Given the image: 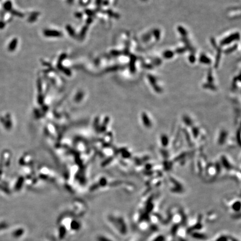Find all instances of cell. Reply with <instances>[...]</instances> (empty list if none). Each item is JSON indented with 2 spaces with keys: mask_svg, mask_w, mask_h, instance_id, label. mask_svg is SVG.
I'll return each mask as SVG.
<instances>
[{
  "mask_svg": "<svg viewBox=\"0 0 241 241\" xmlns=\"http://www.w3.org/2000/svg\"><path fill=\"white\" fill-rule=\"evenodd\" d=\"M4 227L5 228V224H0V230L1 229H4Z\"/></svg>",
  "mask_w": 241,
  "mask_h": 241,
  "instance_id": "277c9868",
  "label": "cell"
},
{
  "mask_svg": "<svg viewBox=\"0 0 241 241\" xmlns=\"http://www.w3.org/2000/svg\"><path fill=\"white\" fill-rule=\"evenodd\" d=\"M166 241V238L162 234H159V235H157L155 237V238H153V240L151 241Z\"/></svg>",
  "mask_w": 241,
  "mask_h": 241,
  "instance_id": "3957f363",
  "label": "cell"
},
{
  "mask_svg": "<svg viewBox=\"0 0 241 241\" xmlns=\"http://www.w3.org/2000/svg\"><path fill=\"white\" fill-rule=\"evenodd\" d=\"M192 236L195 239H197V240H204L205 239L207 238V236L206 234H204L203 233H202V232H200L199 231H194L190 232Z\"/></svg>",
  "mask_w": 241,
  "mask_h": 241,
  "instance_id": "6da1fadb",
  "label": "cell"
},
{
  "mask_svg": "<svg viewBox=\"0 0 241 241\" xmlns=\"http://www.w3.org/2000/svg\"><path fill=\"white\" fill-rule=\"evenodd\" d=\"M44 34L46 36H53V37H59L61 36L62 34L57 31L55 30H46L45 31Z\"/></svg>",
  "mask_w": 241,
  "mask_h": 241,
  "instance_id": "7a4b0ae2",
  "label": "cell"
}]
</instances>
